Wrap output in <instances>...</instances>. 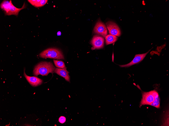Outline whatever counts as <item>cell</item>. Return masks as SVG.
I'll use <instances>...</instances> for the list:
<instances>
[{
    "label": "cell",
    "mask_w": 169,
    "mask_h": 126,
    "mask_svg": "<svg viewBox=\"0 0 169 126\" xmlns=\"http://www.w3.org/2000/svg\"><path fill=\"white\" fill-rule=\"evenodd\" d=\"M117 39L118 37L116 36L110 34L108 35L105 37L106 45L113 44L116 42Z\"/></svg>",
    "instance_id": "7c38bea8"
},
{
    "label": "cell",
    "mask_w": 169,
    "mask_h": 126,
    "mask_svg": "<svg viewBox=\"0 0 169 126\" xmlns=\"http://www.w3.org/2000/svg\"><path fill=\"white\" fill-rule=\"evenodd\" d=\"M39 56L43 58H49L57 60L64 59L62 52L59 49L51 48L47 49L42 52Z\"/></svg>",
    "instance_id": "3957f363"
},
{
    "label": "cell",
    "mask_w": 169,
    "mask_h": 126,
    "mask_svg": "<svg viewBox=\"0 0 169 126\" xmlns=\"http://www.w3.org/2000/svg\"><path fill=\"white\" fill-rule=\"evenodd\" d=\"M160 97L157 93L155 96L154 101L150 105L156 108H159L160 107Z\"/></svg>",
    "instance_id": "4fadbf2b"
},
{
    "label": "cell",
    "mask_w": 169,
    "mask_h": 126,
    "mask_svg": "<svg viewBox=\"0 0 169 126\" xmlns=\"http://www.w3.org/2000/svg\"><path fill=\"white\" fill-rule=\"evenodd\" d=\"M55 73L59 76L64 77L65 80L70 82V76L69 75V72L67 70V67L59 68H56L54 71Z\"/></svg>",
    "instance_id": "30bf717a"
},
{
    "label": "cell",
    "mask_w": 169,
    "mask_h": 126,
    "mask_svg": "<svg viewBox=\"0 0 169 126\" xmlns=\"http://www.w3.org/2000/svg\"><path fill=\"white\" fill-rule=\"evenodd\" d=\"M55 68L52 62H42L35 66L33 71V74L35 76L39 74L43 76H47L49 73L53 74Z\"/></svg>",
    "instance_id": "6da1fadb"
},
{
    "label": "cell",
    "mask_w": 169,
    "mask_h": 126,
    "mask_svg": "<svg viewBox=\"0 0 169 126\" xmlns=\"http://www.w3.org/2000/svg\"><path fill=\"white\" fill-rule=\"evenodd\" d=\"M24 75L29 83L33 87H36L41 84L43 81L40 79L35 76H30L27 75L24 71Z\"/></svg>",
    "instance_id": "9c48e42d"
},
{
    "label": "cell",
    "mask_w": 169,
    "mask_h": 126,
    "mask_svg": "<svg viewBox=\"0 0 169 126\" xmlns=\"http://www.w3.org/2000/svg\"><path fill=\"white\" fill-rule=\"evenodd\" d=\"M94 32L105 37L108 34V30L105 25L100 20L96 23L94 29Z\"/></svg>",
    "instance_id": "5b68a950"
},
{
    "label": "cell",
    "mask_w": 169,
    "mask_h": 126,
    "mask_svg": "<svg viewBox=\"0 0 169 126\" xmlns=\"http://www.w3.org/2000/svg\"><path fill=\"white\" fill-rule=\"evenodd\" d=\"M66 120V117L64 116H61L59 117V118L58 121L60 123H64Z\"/></svg>",
    "instance_id": "9a60e30c"
},
{
    "label": "cell",
    "mask_w": 169,
    "mask_h": 126,
    "mask_svg": "<svg viewBox=\"0 0 169 126\" xmlns=\"http://www.w3.org/2000/svg\"><path fill=\"white\" fill-rule=\"evenodd\" d=\"M157 93L155 90L147 92H143L140 106L145 105H150L154 101L155 96Z\"/></svg>",
    "instance_id": "277c9868"
},
{
    "label": "cell",
    "mask_w": 169,
    "mask_h": 126,
    "mask_svg": "<svg viewBox=\"0 0 169 126\" xmlns=\"http://www.w3.org/2000/svg\"><path fill=\"white\" fill-rule=\"evenodd\" d=\"M55 66L57 67L60 68H64L65 67L64 63L61 61L53 60Z\"/></svg>",
    "instance_id": "5bb4252c"
},
{
    "label": "cell",
    "mask_w": 169,
    "mask_h": 126,
    "mask_svg": "<svg viewBox=\"0 0 169 126\" xmlns=\"http://www.w3.org/2000/svg\"><path fill=\"white\" fill-rule=\"evenodd\" d=\"M106 24L110 34L118 36L120 35V30L115 23L112 21H109L106 23Z\"/></svg>",
    "instance_id": "8992f818"
},
{
    "label": "cell",
    "mask_w": 169,
    "mask_h": 126,
    "mask_svg": "<svg viewBox=\"0 0 169 126\" xmlns=\"http://www.w3.org/2000/svg\"><path fill=\"white\" fill-rule=\"evenodd\" d=\"M26 7L24 3L21 8H17L13 5L11 0L9 1L4 0L0 5L1 8L4 11L5 15H17L20 11L26 8Z\"/></svg>",
    "instance_id": "7a4b0ae2"
},
{
    "label": "cell",
    "mask_w": 169,
    "mask_h": 126,
    "mask_svg": "<svg viewBox=\"0 0 169 126\" xmlns=\"http://www.w3.org/2000/svg\"><path fill=\"white\" fill-rule=\"evenodd\" d=\"M150 51V50L144 53L136 54L133 60L130 62L125 65H119V66L121 67H128L139 63L143 60Z\"/></svg>",
    "instance_id": "ba28073f"
},
{
    "label": "cell",
    "mask_w": 169,
    "mask_h": 126,
    "mask_svg": "<svg viewBox=\"0 0 169 126\" xmlns=\"http://www.w3.org/2000/svg\"><path fill=\"white\" fill-rule=\"evenodd\" d=\"M104 39L102 36L96 35L92 38L91 43L93 46L92 49H100L102 48L104 45Z\"/></svg>",
    "instance_id": "52a82bcc"
},
{
    "label": "cell",
    "mask_w": 169,
    "mask_h": 126,
    "mask_svg": "<svg viewBox=\"0 0 169 126\" xmlns=\"http://www.w3.org/2000/svg\"><path fill=\"white\" fill-rule=\"evenodd\" d=\"M28 1L32 5L36 7H39L43 6L48 2V0H28Z\"/></svg>",
    "instance_id": "8fae6325"
}]
</instances>
